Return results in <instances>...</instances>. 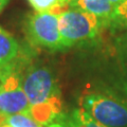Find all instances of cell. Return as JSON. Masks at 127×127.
<instances>
[{"label":"cell","instance_id":"6","mask_svg":"<svg viewBox=\"0 0 127 127\" xmlns=\"http://www.w3.org/2000/svg\"><path fill=\"white\" fill-rule=\"evenodd\" d=\"M30 55L10 32L0 26V83L13 73L20 72Z\"/></svg>","mask_w":127,"mask_h":127},{"label":"cell","instance_id":"13","mask_svg":"<svg viewBox=\"0 0 127 127\" xmlns=\"http://www.w3.org/2000/svg\"><path fill=\"white\" fill-rule=\"evenodd\" d=\"M10 0H0V13L5 9V6L9 4Z\"/></svg>","mask_w":127,"mask_h":127},{"label":"cell","instance_id":"5","mask_svg":"<svg viewBox=\"0 0 127 127\" xmlns=\"http://www.w3.org/2000/svg\"><path fill=\"white\" fill-rule=\"evenodd\" d=\"M30 107L31 104L22 88L20 73L15 72L0 83V116L6 118L29 112Z\"/></svg>","mask_w":127,"mask_h":127},{"label":"cell","instance_id":"15","mask_svg":"<svg viewBox=\"0 0 127 127\" xmlns=\"http://www.w3.org/2000/svg\"><path fill=\"white\" fill-rule=\"evenodd\" d=\"M73 0H62V2H63V4H64V6H69V4L71 2H72Z\"/></svg>","mask_w":127,"mask_h":127},{"label":"cell","instance_id":"17","mask_svg":"<svg viewBox=\"0 0 127 127\" xmlns=\"http://www.w3.org/2000/svg\"><path fill=\"white\" fill-rule=\"evenodd\" d=\"M0 127H11V126H10L9 124H6V123H3V124L0 126Z\"/></svg>","mask_w":127,"mask_h":127},{"label":"cell","instance_id":"10","mask_svg":"<svg viewBox=\"0 0 127 127\" xmlns=\"http://www.w3.org/2000/svg\"><path fill=\"white\" fill-rule=\"evenodd\" d=\"M108 27L118 30H127V0H122L114 7Z\"/></svg>","mask_w":127,"mask_h":127},{"label":"cell","instance_id":"2","mask_svg":"<svg viewBox=\"0 0 127 127\" xmlns=\"http://www.w3.org/2000/svg\"><path fill=\"white\" fill-rule=\"evenodd\" d=\"M105 23L95 15L70 7L58 15V28L66 49L93 40Z\"/></svg>","mask_w":127,"mask_h":127},{"label":"cell","instance_id":"4","mask_svg":"<svg viewBox=\"0 0 127 127\" xmlns=\"http://www.w3.org/2000/svg\"><path fill=\"white\" fill-rule=\"evenodd\" d=\"M81 108L107 127H127V106L102 93H89L79 102Z\"/></svg>","mask_w":127,"mask_h":127},{"label":"cell","instance_id":"1","mask_svg":"<svg viewBox=\"0 0 127 127\" xmlns=\"http://www.w3.org/2000/svg\"><path fill=\"white\" fill-rule=\"evenodd\" d=\"M19 73L31 106L62 98L61 89L52 70L42 64L31 63V55Z\"/></svg>","mask_w":127,"mask_h":127},{"label":"cell","instance_id":"9","mask_svg":"<svg viewBox=\"0 0 127 127\" xmlns=\"http://www.w3.org/2000/svg\"><path fill=\"white\" fill-rule=\"evenodd\" d=\"M113 47L121 73L127 84V32L114 38Z\"/></svg>","mask_w":127,"mask_h":127},{"label":"cell","instance_id":"11","mask_svg":"<svg viewBox=\"0 0 127 127\" xmlns=\"http://www.w3.org/2000/svg\"><path fill=\"white\" fill-rule=\"evenodd\" d=\"M30 5L37 13H45V12H53L59 14L64 4L62 0H28Z\"/></svg>","mask_w":127,"mask_h":127},{"label":"cell","instance_id":"14","mask_svg":"<svg viewBox=\"0 0 127 127\" xmlns=\"http://www.w3.org/2000/svg\"><path fill=\"white\" fill-rule=\"evenodd\" d=\"M107 1L110 2L111 4H112L114 7H116V6L119 4V3H121V2H122V0H107Z\"/></svg>","mask_w":127,"mask_h":127},{"label":"cell","instance_id":"7","mask_svg":"<svg viewBox=\"0 0 127 127\" xmlns=\"http://www.w3.org/2000/svg\"><path fill=\"white\" fill-rule=\"evenodd\" d=\"M47 127H107L98 123L84 109H73L63 112Z\"/></svg>","mask_w":127,"mask_h":127},{"label":"cell","instance_id":"3","mask_svg":"<svg viewBox=\"0 0 127 127\" xmlns=\"http://www.w3.org/2000/svg\"><path fill=\"white\" fill-rule=\"evenodd\" d=\"M58 15L53 12L31 14L25 22V34L32 47L49 51L66 49L58 28Z\"/></svg>","mask_w":127,"mask_h":127},{"label":"cell","instance_id":"8","mask_svg":"<svg viewBox=\"0 0 127 127\" xmlns=\"http://www.w3.org/2000/svg\"><path fill=\"white\" fill-rule=\"evenodd\" d=\"M69 7H76L95 15L105 23V27L109 26L110 17L114 10V6L107 0H73Z\"/></svg>","mask_w":127,"mask_h":127},{"label":"cell","instance_id":"12","mask_svg":"<svg viewBox=\"0 0 127 127\" xmlns=\"http://www.w3.org/2000/svg\"><path fill=\"white\" fill-rule=\"evenodd\" d=\"M4 123L9 124L11 127H43L28 112L16 113L13 116L6 117Z\"/></svg>","mask_w":127,"mask_h":127},{"label":"cell","instance_id":"16","mask_svg":"<svg viewBox=\"0 0 127 127\" xmlns=\"http://www.w3.org/2000/svg\"><path fill=\"white\" fill-rule=\"evenodd\" d=\"M4 122H5V118H3V117L0 116V126H1V125L3 124V123H4Z\"/></svg>","mask_w":127,"mask_h":127}]
</instances>
